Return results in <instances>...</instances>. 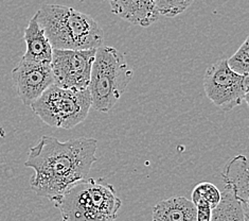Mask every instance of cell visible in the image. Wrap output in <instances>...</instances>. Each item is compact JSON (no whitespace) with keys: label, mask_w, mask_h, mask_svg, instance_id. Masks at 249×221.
<instances>
[{"label":"cell","mask_w":249,"mask_h":221,"mask_svg":"<svg viewBox=\"0 0 249 221\" xmlns=\"http://www.w3.org/2000/svg\"><path fill=\"white\" fill-rule=\"evenodd\" d=\"M98 141L87 137L60 141L44 135L30 148L25 166L34 170L30 180L33 192L52 199L63 195L74 184L87 178L97 162Z\"/></svg>","instance_id":"1"},{"label":"cell","mask_w":249,"mask_h":221,"mask_svg":"<svg viewBox=\"0 0 249 221\" xmlns=\"http://www.w3.org/2000/svg\"><path fill=\"white\" fill-rule=\"evenodd\" d=\"M35 14L53 49L88 50L103 44V30L90 15L61 4H45Z\"/></svg>","instance_id":"2"},{"label":"cell","mask_w":249,"mask_h":221,"mask_svg":"<svg viewBox=\"0 0 249 221\" xmlns=\"http://www.w3.org/2000/svg\"><path fill=\"white\" fill-rule=\"evenodd\" d=\"M51 202L62 221H116L122 206L115 187L102 178H86Z\"/></svg>","instance_id":"3"},{"label":"cell","mask_w":249,"mask_h":221,"mask_svg":"<svg viewBox=\"0 0 249 221\" xmlns=\"http://www.w3.org/2000/svg\"><path fill=\"white\" fill-rule=\"evenodd\" d=\"M134 71L123 53L110 46H100L91 67L88 84L91 106L96 111L108 113L126 91Z\"/></svg>","instance_id":"4"},{"label":"cell","mask_w":249,"mask_h":221,"mask_svg":"<svg viewBox=\"0 0 249 221\" xmlns=\"http://www.w3.org/2000/svg\"><path fill=\"white\" fill-rule=\"evenodd\" d=\"M30 107L48 125L70 130L89 114L91 97L88 88L78 91L52 84Z\"/></svg>","instance_id":"5"},{"label":"cell","mask_w":249,"mask_h":221,"mask_svg":"<svg viewBox=\"0 0 249 221\" xmlns=\"http://www.w3.org/2000/svg\"><path fill=\"white\" fill-rule=\"evenodd\" d=\"M248 76L233 73L225 59L213 63L204 76L207 97L225 112L248 101Z\"/></svg>","instance_id":"6"},{"label":"cell","mask_w":249,"mask_h":221,"mask_svg":"<svg viewBox=\"0 0 249 221\" xmlns=\"http://www.w3.org/2000/svg\"><path fill=\"white\" fill-rule=\"evenodd\" d=\"M96 50L53 49L50 63L53 84L78 91L88 88Z\"/></svg>","instance_id":"7"},{"label":"cell","mask_w":249,"mask_h":221,"mask_svg":"<svg viewBox=\"0 0 249 221\" xmlns=\"http://www.w3.org/2000/svg\"><path fill=\"white\" fill-rule=\"evenodd\" d=\"M12 79L21 102L28 106L54 83L50 64L29 62L25 60H20L12 70Z\"/></svg>","instance_id":"8"},{"label":"cell","mask_w":249,"mask_h":221,"mask_svg":"<svg viewBox=\"0 0 249 221\" xmlns=\"http://www.w3.org/2000/svg\"><path fill=\"white\" fill-rule=\"evenodd\" d=\"M111 12L129 23L147 28L159 19L153 0H108Z\"/></svg>","instance_id":"9"},{"label":"cell","mask_w":249,"mask_h":221,"mask_svg":"<svg viewBox=\"0 0 249 221\" xmlns=\"http://www.w3.org/2000/svg\"><path fill=\"white\" fill-rule=\"evenodd\" d=\"M222 177L225 189L229 190L242 203L245 212L248 213L249 176L248 161L245 155L239 154L231 159L224 167Z\"/></svg>","instance_id":"10"},{"label":"cell","mask_w":249,"mask_h":221,"mask_svg":"<svg viewBox=\"0 0 249 221\" xmlns=\"http://www.w3.org/2000/svg\"><path fill=\"white\" fill-rule=\"evenodd\" d=\"M23 40L26 43V52L21 60L35 63H51L53 48L38 23L36 14H34L25 29Z\"/></svg>","instance_id":"11"},{"label":"cell","mask_w":249,"mask_h":221,"mask_svg":"<svg viewBox=\"0 0 249 221\" xmlns=\"http://www.w3.org/2000/svg\"><path fill=\"white\" fill-rule=\"evenodd\" d=\"M152 221H196V207L185 197H171L154 206Z\"/></svg>","instance_id":"12"},{"label":"cell","mask_w":249,"mask_h":221,"mask_svg":"<svg viewBox=\"0 0 249 221\" xmlns=\"http://www.w3.org/2000/svg\"><path fill=\"white\" fill-rule=\"evenodd\" d=\"M221 197V201L215 208L212 210L211 221H248V213L245 212L242 203L225 189Z\"/></svg>","instance_id":"13"},{"label":"cell","mask_w":249,"mask_h":221,"mask_svg":"<svg viewBox=\"0 0 249 221\" xmlns=\"http://www.w3.org/2000/svg\"><path fill=\"white\" fill-rule=\"evenodd\" d=\"M221 197L222 194L215 185L209 182H201L193 189L191 201L195 206L208 205L213 210L221 201Z\"/></svg>","instance_id":"14"},{"label":"cell","mask_w":249,"mask_h":221,"mask_svg":"<svg viewBox=\"0 0 249 221\" xmlns=\"http://www.w3.org/2000/svg\"><path fill=\"white\" fill-rule=\"evenodd\" d=\"M249 39L246 38L244 43L241 45L232 57H230L227 61V65L233 73L240 76H248L249 74Z\"/></svg>","instance_id":"15"},{"label":"cell","mask_w":249,"mask_h":221,"mask_svg":"<svg viewBox=\"0 0 249 221\" xmlns=\"http://www.w3.org/2000/svg\"><path fill=\"white\" fill-rule=\"evenodd\" d=\"M159 15L173 19L183 13L194 0H153Z\"/></svg>","instance_id":"16"},{"label":"cell","mask_w":249,"mask_h":221,"mask_svg":"<svg viewBox=\"0 0 249 221\" xmlns=\"http://www.w3.org/2000/svg\"><path fill=\"white\" fill-rule=\"evenodd\" d=\"M196 207V221H211L212 210L208 205H198Z\"/></svg>","instance_id":"17"}]
</instances>
